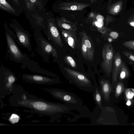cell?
<instances>
[{
    "instance_id": "3957f363",
    "label": "cell",
    "mask_w": 134,
    "mask_h": 134,
    "mask_svg": "<svg viewBox=\"0 0 134 134\" xmlns=\"http://www.w3.org/2000/svg\"><path fill=\"white\" fill-rule=\"evenodd\" d=\"M37 44L36 50L44 61L48 63L52 56L54 59L58 57L57 50L48 40L42 34L40 29H36L34 34Z\"/></svg>"
},
{
    "instance_id": "44dd1931",
    "label": "cell",
    "mask_w": 134,
    "mask_h": 134,
    "mask_svg": "<svg viewBox=\"0 0 134 134\" xmlns=\"http://www.w3.org/2000/svg\"><path fill=\"white\" fill-rule=\"evenodd\" d=\"M122 53L131 63L134 64V55L127 51H123Z\"/></svg>"
},
{
    "instance_id": "e575fe53",
    "label": "cell",
    "mask_w": 134,
    "mask_h": 134,
    "mask_svg": "<svg viewBox=\"0 0 134 134\" xmlns=\"http://www.w3.org/2000/svg\"><path fill=\"white\" fill-rule=\"evenodd\" d=\"M130 24L131 26L134 27V22H131Z\"/></svg>"
},
{
    "instance_id": "2e32d148",
    "label": "cell",
    "mask_w": 134,
    "mask_h": 134,
    "mask_svg": "<svg viewBox=\"0 0 134 134\" xmlns=\"http://www.w3.org/2000/svg\"><path fill=\"white\" fill-rule=\"evenodd\" d=\"M81 50L82 55L83 58L86 60L92 62L94 59L89 53L88 49L85 44L83 40L81 39Z\"/></svg>"
},
{
    "instance_id": "ac0fdd59",
    "label": "cell",
    "mask_w": 134,
    "mask_h": 134,
    "mask_svg": "<svg viewBox=\"0 0 134 134\" xmlns=\"http://www.w3.org/2000/svg\"><path fill=\"white\" fill-rule=\"evenodd\" d=\"M128 68L125 63L123 62L120 69V76L122 79H124L128 72Z\"/></svg>"
},
{
    "instance_id": "52a82bcc",
    "label": "cell",
    "mask_w": 134,
    "mask_h": 134,
    "mask_svg": "<svg viewBox=\"0 0 134 134\" xmlns=\"http://www.w3.org/2000/svg\"><path fill=\"white\" fill-rule=\"evenodd\" d=\"M44 35L53 44L62 48L64 46L60 34L56 27L53 23L49 21L47 26L44 30Z\"/></svg>"
},
{
    "instance_id": "ffe728a7",
    "label": "cell",
    "mask_w": 134,
    "mask_h": 134,
    "mask_svg": "<svg viewBox=\"0 0 134 134\" xmlns=\"http://www.w3.org/2000/svg\"><path fill=\"white\" fill-rule=\"evenodd\" d=\"M0 4H1L8 10L10 12L14 13L16 12L15 10L9 4L6 0H0Z\"/></svg>"
},
{
    "instance_id": "836d02e7",
    "label": "cell",
    "mask_w": 134,
    "mask_h": 134,
    "mask_svg": "<svg viewBox=\"0 0 134 134\" xmlns=\"http://www.w3.org/2000/svg\"><path fill=\"white\" fill-rule=\"evenodd\" d=\"M126 105L128 106H130L131 105L130 101H128L126 103Z\"/></svg>"
},
{
    "instance_id": "83f0119b",
    "label": "cell",
    "mask_w": 134,
    "mask_h": 134,
    "mask_svg": "<svg viewBox=\"0 0 134 134\" xmlns=\"http://www.w3.org/2000/svg\"><path fill=\"white\" fill-rule=\"evenodd\" d=\"M122 91V87L120 85H118L117 88L116 92L117 93L119 94Z\"/></svg>"
},
{
    "instance_id": "30bf717a",
    "label": "cell",
    "mask_w": 134,
    "mask_h": 134,
    "mask_svg": "<svg viewBox=\"0 0 134 134\" xmlns=\"http://www.w3.org/2000/svg\"><path fill=\"white\" fill-rule=\"evenodd\" d=\"M62 34L64 40L72 49L80 47V44L76 34L73 31L62 30Z\"/></svg>"
},
{
    "instance_id": "8fae6325",
    "label": "cell",
    "mask_w": 134,
    "mask_h": 134,
    "mask_svg": "<svg viewBox=\"0 0 134 134\" xmlns=\"http://www.w3.org/2000/svg\"><path fill=\"white\" fill-rule=\"evenodd\" d=\"M21 67L23 69L27 68L33 72L46 74L54 78H58L56 74L41 68L36 62L30 60L28 62L22 65Z\"/></svg>"
},
{
    "instance_id": "603a6c76",
    "label": "cell",
    "mask_w": 134,
    "mask_h": 134,
    "mask_svg": "<svg viewBox=\"0 0 134 134\" xmlns=\"http://www.w3.org/2000/svg\"><path fill=\"white\" fill-rule=\"evenodd\" d=\"M60 26H61V28H63L66 30H70V31H74L73 29H72L71 26L66 23H63L61 25H59Z\"/></svg>"
},
{
    "instance_id": "4fadbf2b",
    "label": "cell",
    "mask_w": 134,
    "mask_h": 134,
    "mask_svg": "<svg viewBox=\"0 0 134 134\" xmlns=\"http://www.w3.org/2000/svg\"><path fill=\"white\" fill-rule=\"evenodd\" d=\"M95 87L92 92L93 96L96 105V107L101 109L103 108L102 96L101 95L99 86L97 82L95 83Z\"/></svg>"
},
{
    "instance_id": "9c48e42d",
    "label": "cell",
    "mask_w": 134,
    "mask_h": 134,
    "mask_svg": "<svg viewBox=\"0 0 134 134\" xmlns=\"http://www.w3.org/2000/svg\"><path fill=\"white\" fill-rule=\"evenodd\" d=\"M22 78L26 81L40 84H56L61 82L59 78H50L43 76L23 74Z\"/></svg>"
},
{
    "instance_id": "6da1fadb",
    "label": "cell",
    "mask_w": 134,
    "mask_h": 134,
    "mask_svg": "<svg viewBox=\"0 0 134 134\" xmlns=\"http://www.w3.org/2000/svg\"><path fill=\"white\" fill-rule=\"evenodd\" d=\"M18 104L21 106L34 110L40 113L46 114L55 119L60 117L62 114L70 113L73 110L82 113L83 108L65 104L51 103L39 99H27L25 95L21 100H19Z\"/></svg>"
},
{
    "instance_id": "7a4b0ae2",
    "label": "cell",
    "mask_w": 134,
    "mask_h": 134,
    "mask_svg": "<svg viewBox=\"0 0 134 134\" xmlns=\"http://www.w3.org/2000/svg\"><path fill=\"white\" fill-rule=\"evenodd\" d=\"M66 77L70 83L81 90L92 93L95 87L96 80H93L85 74L64 67Z\"/></svg>"
},
{
    "instance_id": "cb8c5ba5",
    "label": "cell",
    "mask_w": 134,
    "mask_h": 134,
    "mask_svg": "<svg viewBox=\"0 0 134 134\" xmlns=\"http://www.w3.org/2000/svg\"><path fill=\"white\" fill-rule=\"evenodd\" d=\"M110 36L113 39H116L118 37L119 34L117 32L113 31L110 34Z\"/></svg>"
},
{
    "instance_id": "1f68e13d",
    "label": "cell",
    "mask_w": 134,
    "mask_h": 134,
    "mask_svg": "<svg viewBox=\"0 0 134 134\" xmlns=\"http://www.w3.org/2000/svg\"><path fill=\"white\" fill-rule=\"evenodd\" d=\"M36 0H29V2H30L29 3L30 4H33L36 2Z\"/></svg>"
},
{
    "instance_id": "f1b7e54d",
    "label": "cell",
    "mask_w": 134,
    "mask_h": 134,
    "mask_svg": "<svg viewBox=\"0 0 134 134\" xmlns=\"http://www.w3.org/2000/svg\"><path fill=\"white\" fill-rule=\"evenodd\" d=\"M120 7L119 5L116 6L115 8L114 11L116 13H117L119 11Z\"/></svg>"
},
{
    "instance_id": "d6a6232c",
    "label": "cell",
    "mask_w": 134,
    "mask_h": 134,
    "mask_svg": "<svg viewBox=\"0 0 134 134\" xmlns=\"http://www.w3.org/2000/svg\"><path fill=\"white\" fill-rule=\"evenodd\" d=\"M14 2L16 4L19 5V3L18 1V0H13Z\"/></svg>"
},
{
    "instance_id": "277c9868",
    "label": "cell",
    "mask_w": 134,
    "mask_h": 134,
    "mask_svg": "<svg viewBox=\"0 0 134 134\" xmlns=\"http://www.w3.org/2000/svg\"><path fill=\"white\" fill-rule=\"evenodd\" d=\"M15 34L12 31L6 29L5 36L9 57L12 61L23 65L30 59L28 55L23 53L18 47L13 36Z\"/></svg>"
},
{
    "instance_id": "d590c367",
    "label": "cell",
    "mask_w": 134,
    "mask_h": 134,
    "mask_svg": "<svg viewBox=\"0 0 134 134\" xmlns=\"http://www.w3.org/2000/svg\"><path fill=\"white\" fill-rule=\"evenodd\" d=\"M26 1H29V0H26Z\"/></svg>"
},
{
    "instance_id": "5b68a950",
    "label": "cell",
    "mask_w": 134,
    "mask_h": 134,
    "mask_svg": "<svg viewBox=\"0 0 134 134\" xmlns=\"http://www.w3.org/2000/svg\"><path fill=\"white\" fill-rule=\"evenodd\" d=\"M53 97L65 104L81 108L83 102L81 98L73 93L60 88H53L50 91Z\"/></svg>"
},
{
    "instance_id": "4dcf8cb0",
    "label": "cell",
    "mask_w": 134,
    "mask_h": 134,
    "mask_svg": "<svg viewBox=\"0 0 134 134\" xmlns=\"http://www.w3.org/2000/svg\"><path fill=\"white\" fill-rule=\"evenodd\" d=\"M71 9L72 11H75L77 9V7L75 5H73L71 8Z\"/></svg>"
},
{
    "instance_id": "8992f818",
    "label": "cell",
    "mask_w": 134,
    "mask_h": 134,
    "mask_svg": "<svg viewBox=\"0 0 134 134\" xmlns=\"http://www.w3.org/2000/svg\"><path fill=\"white\" fill-rule=\"evenodd\" d=\"M114 52V48L111 44L106 43L103 47L102 51L103 61L101 66L107 76L110 75L112 70Z\"/></svg>"
},
{
    "instance_id": "f546056e",
    "label": "cell",
    "mask_w": 134,
    "mask_h": 134,
    "mask_svg": "<svg viewBox=\"0 0 134 134\" xmlns=\"http://www.w3.org/2000/svg\"><path fill=\"white\" fill-rule=\"evenodd\" d=\"M0 8L3 10H4V11H7L8 12H10V11L8 10L7 8H6L3 5H2L1 4H0Z\"/></svg>"
},
{
    "instance_id": "ba28073f",
    "label": "cell",
    "mask_w": 134,
    "mask_h": 134,
    "mask_svg": "<svg viewBox=\"0 0 134 134\" xmlns=\"http://www.w3.org/2000/svg\"><path fill=\"white\" fill-rule=\"evenodd\" d=\"M12 28L15 33L17 37L16 41L20 45L29 52L32 51L31 38L32 35L21 27L14 25Z\"/></svg>"
},
{
    "instance_id": "9a60e30c",
    "label": "cell",
    "mask_w": 134,
    "mask_h": 134,
    "mask_svg": "<svg viewBox=\"0 0 134 134\" xmlns=\"http://www.w3.org/2000/svg\"><path fill=\"white\" fill-rule=\"evenodd\" d=\"M114 67L113 71V77L116 78L120 70L122 61L120 54L117 53L114 57Z\"/></svg>"
},
{
    "instance_id": "4316f807",
    "label": "cell",
    "mask_w": 134,
    "mask_h": 134,
    "mask_svg": "<svg viewBox=\"0 0 134 134\" xmlns=\"http://www.w3.org/2000/svg\"><path fill=\"white\" fill-rule=\"evenodd\" d=\"M97 19L98 21L102 22L103 21L104 18L102 16L99 15L97 16Z\"/></svg>"
},
{
    "instance_id": "d6986e66",
    "label": "cell",
    "mask_w": 134,
    "mask_h": 134,
    "mask_svg": "<svg viewBox=\"0 0 134 134\" xmlns=\"http://www.w3.org/2000/svg\"><path fill=\"white\" fill-rule=\"evenodd\" d=\"M122 45L130 50H134V40L125 41L123 43Z\"/></svg>"
},
{
    "instance_id": "7402d4cb",
    "label": "cell",
    "mask_w": 134,
    "mask_h": 134,
    "mask_svg": "<svg viewBox=\"0 0 134 134\" xmlns=\"http://www.w3.org/2000/svg\"><path fill=\"white\" fill-rule=\"evenodd\" d=\"M20 119L19 116L15 114H12L9 119V121L12 124L18 123Z\"/></svg>"
},
{
    "instance_id": "7c38bea8",
    "label": "cell",
    "mask_w": 134,
    "mask_h": 134,
    "mask_svg": "<svg viewBox=\"0 0 134 134\" xmlns=\"http://www.w3.org/2000/svg\"><path fill=\"white\" fill-rule=\"evenodd\" d=\"M99 82L100 91L103 99L107 100L110 91V85L108 81L103 78L99 79Z\"/></svg>"
},
{
    "instance_id": "d4e9b609",
    "label": "cell",
    "mask_w": 134,
    "mask_h": 134,
    "mask_svg": "<svg viewBox=\"0 0 134 134\" xmlns=\"http://www.w3.org/2000/svg\"><path fill=\"white\" fill-rule=\"evenodd\" d=\"M95 24L98 27L100 28H101L103 25V21L100 22L98 21L95 22Z\"/></svg>"
},
{
    "instance_id": "5bb4252c",
    "label": "cell",
    "mask_w": 134,
    "mask_h": 134,
    "mask_svg": "<svg viewBox=\"0 0 134 134\" xmlns=\"http://www.w3.org/2000/svg\"><path fill=\"white\" fill-rule=\"evenodd\" d=\"M81 39L84 42L87 47L88 51L92 57L94 59L95 52L94 48L90 38L87 34L85 32H81L79 34Z\"/></svg>"
},
{
    "instance_id": "484cf974",
    "label": "cell",
    "mask_w": 134,
    "mask_h": 134,
    "mask_svg": "<svg viewBox=\"0 0 134 134\" xmlns=\"http://www.w3.org/2000/svg\"><path fill=\"white\" fill-rule=\"evenodd\" d=\"M134 95V94L131 92H128L126 96L129 99H131Z\"/></svg>"
},
{
    "instance_id": "e0dca14e",
    "label": "cell",
    "mask_w": 134,
    "mask_h": 134,
    "mask_svg": "<svg viewBox=\"0 0 134 134\" xmlns=\"http://www.w3.org/2000/svg\"><path fill=\"white\" fill-rule=\"evenodd\" d=\"M64 60L66 62L72 67L76 68V63L74 59L71 56H67L64 58Z\"/></svg>"
}]
</instances>
